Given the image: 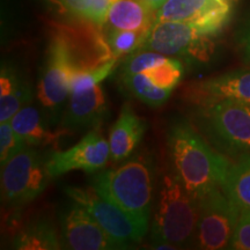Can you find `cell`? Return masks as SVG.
<instances>
[{"label":"cell","instance_id":"obj_1","mask_svg":"<svg viewBox=\"0 0 250 250\" xmlns=\"http://www.w3.org/2000/svg\"><path fill=\"white\" fill-rule=\"evenodd\" d=\"M167 146L171 168L193 197L199 199L214 188H223L232 162L189 121L177 118L170 124Z\"/></svg>","mask_w":250,"mask_h":250},{"label":"cell","instance_id":"obj_2","mask_svg":"<svg viewBox=\"0 0 250 250\" xmlns=\"http://www.w3.org/2000/svg\"><path fill=\"white\" fill-rule=\"evenodd\" d=\"M155 176L154 159L149 154L139 153L115 169L94 175L92 187L100 195L127 212L134 220L148 227Z\"/></svg>","mask_w":250,"mask_h":250},{"label":"cell","instance_id":"obj_3","mask_svg":"<svg viewBox=\"0 0 250 250\" xmlns=\"http://www.w3.org/2000/svg\"><path fill=\"white\" fill-rule=\"evenodd\" d=\"M153 208L152 247L169 243L180 248L193 247L198 199L187 190L173 168L166 170L158 182Z\"/></svg>","mask_w":250,"mask_h":250},{"label":"cell","instance_id":"obj_4","mask_svg":"<svg viewBox=\"0 0 250 250\" xmlns=\"http://www.w3.org/2000/svg\"><path fill=\"white\" fill-rule=\"evenodd\" d=\"M197 130L212 147L227 158L239 160L250 155V104L223 100L196 105Z\"/></svg>","mask_w":250,"mask_h":250},{"label":"cell","instance_id":"obj_5","mask_svg":"<svg viewBox=\"0 0 250 250\" xmlns=\"http://www.w3.org/2000/svg\"><path fill=\"white\" fill-rule=\"evenodd\" d=\"M50 180L46 159L33 146H26L1 166L2 202L13 208H22L44 191Z\"/></svg>","mask_w":250,"mask_h":250},{"label":"cell","instance_id":"obj_6","mask_svg":"<svg viewBox=\"0 0 250 250\" xmlns=\"http://www.w3.org/2000/svg\"><path fill=\"white\" fill-rule=\"evenodd\" d=\"M211 37L187 23L156 21L148 31L142 50L160 52L186 62L188 65H203L210 62L214 54Z\"/></svg>","mask_w":250,"mask_h":250},{"label":"cell","instance_id":"obj_7","mask_svg":"<svg viewBox=\"0 0 250 250\" xmlns=\"http://www.w3.org/2000/svg\"><path fill=\"white\" fill-rule=\"evenodd\" d=\"M64 191L72 202L89 212L121 249L140 242L147 233V226L134 220L117 204L100 195L92 186L88 188L66 187Z\"/></svg>","mask_w":250,"mask_h":250},{"label":"cell","instance_id":"obj_8","mask_svg":"<svg viewBox=\"0 0 250 250\" xmlns=\"http://www.w3.org/2000/svg\"><path fill=\"white\" fill-rule=\"evenodd\" d=\"M240 210L221 187L212 189L198 199L193 247L204 250L229 248Z\"/></svg>","mask_w":250,"mask_h":250},{"label":"cell","instance_id":"obj_9","mask_svg":"<svg viewBox=\"0 0 250 250\" xmlns=\"http://www.w3.org/2000/svg\"><path fill=\"white\" fill-rule=\"evenodd\" d=\"M232 13L227 0H167L156 13V21L187 23L214 36L226 26Z\"/></svg>","mask_w":250,"mask_h":250},{"label":"cell","instance_id":"obj_10","mask_svg":"<svg viewBox=\"0 0 250 250\" xmlns=\"http://www.w3.org/2000/svg\"><path fill=\"white\" fill-rule=\"evenodd\" d=\"M76 67L66 43L52 34L45 66L37 88V98L45 109L56 112L71 94V79Z\"/></svg>","mask_w":250,"mask_h":250},{"label":"cell","instance_id":"obj_11","mask_svg":"<svg viewBox=\"0 0 250 250\" xmlns=\"http://www.w3.org/2000/svg\"><path fill=\"white\" fill-rule=\"evenodd\" d=\"M109 159V142L104 139L98 127L89 130V132L73 147L52 152L46 159V168L51 179L73 170L95 173L107 165Z\"/></svg>","mask_w":250,"mask_h":250},{"label":"cell","instance_id":"obj_12","mask_svg":"<svg viewBox=\"0 0 250 250\" xmlns=\"http://www.w3.org/2000/svg\"><path fill=\"white\" fill-rule=\"evenodd\" d=\"M62 235L65 246L73 250L121 249L86 208L72 202L62 218Z\"/></svg>","mask_w":250,"mask_h":250},{"label":"cell","instance_id":"obj_13","mask_svg":"<svg viewBox=\"0 0 250 250\" xmlns=\"http://www.w3.org/2000/svg\"><path fill=\"white\" fill-rule=\"evenodd\" d=\"M186 98L195 105L223 100H234L250 104V70H234L189 83L186 87Z\"/></svg>","mask_w":250,"mask_h":250},{"label":"cell","instance_id":"obj_14","mask_svg":"<svg viewBox=\"0 0 250 250\" xmlns=\"http://www.w3.org/2000/svg\"><path fill=\"white\" fill-rule=\"evenodd\" d=\"M108 114L104 92L98 85L88 90L70 94L61 121L62 129L70 131L98 129Z\"/></svg>","mask_w":250,"mask_h":250},{"label":"cell","instance_id":"obj_15","mask_svg":"<svg viewBox=\"0 0 250 250\" xmlns=\"http://www.w3.org/2000/svg\"><path fill=\"white\" fill-rule=\"evenodd\" d=\"M146 123L125 104L109 133L110 159L114 162L123 161L132 155L145 133Z\"/></svg>","mask_w":250,"mask_h":250},{"label":"cell","instance_id":"obj_16","mask_svg":"<svg viewBox=\"0 0 250 250\" xmlns=\"http://www.w3.org/2000/svg\"><path fill=\"white\" fill-rule=\"evenodd\" d=\"M12 126L28 146L44 147L58 143L62 136L68 131L62 129L52 131L43 121L42 115L35 107L24 105L12 117Z\"/></svg>","mask_w":250,"mask_h":250},{"label":"cell","instance_id":"obj_17","mask_svg":"<svg viewBox=\"0 0 250 250\" xmlns=\"http://www.w3.org/2000/svg\"><path fill=\"white\" fill-rule=\"evenodd\" d=\"M156 13L143 0H117L108 12V28L148 33L156 22Z\"/></svg>","mask_w":250,"mask_h":250},{"label":"cell","instance_id":"obj_18","mask_svg":"<svg viewBox=\"0 0 250 250\" xmlns=\"http://www.w3.org/2000/svg\"><path fill=\"white\" fill-rule=\"evenodd\" d=\"M31 100V90L14 67L2 65L0 71V123L12 120Z\"/></svg>","mask_w":250,"mask_h":250},{"label":"cell","instance_id":"obj_19","mask_svg":"<svg viewBox=\"0 0 250 250\" xmlns=\"http://www.w3.org/2000/svg\"><path fill=\"white\" fill-rule=\"evenodd\" d=\"M13 247L20 250H57L62 246L54 225L41 219L27 225L15 235Z\"/></svg>","mask_w":250,"mask_h":250},{"label":"cell","instance_id":"obj_20","mask_svg":"<svg viewBox=\"0 0 250 250\" xmlns=\"http://www.w3.org/2000/svg\"><path fill=\"white\" fill-rule=\"evenodd\" d=\"M223 190L240 212L250 210V155L230 165Z\"/></svg>","mask_w":250,"mask_h":250},{"label":"cell","instance_id":"obj_21","mask_svg":"<svg viewBox=\"0 0 250 250\" xmlns=\"http://www.w3.org/2000/svg\"><path fill=\"white\" fill-rule=\"evenodd\" d=\"M122 81L134 98L153 108L165 104L171 93V90L156 87L144 73L122 74Z\"/></svg>","mask_w":250,"mask_h":250},{"label":"cell","instance_id":"obj_22","mask_svg":"<svg viewBox=\"0 0 250 250\" xmlns=\"http://www.w3.org/2000/svg\"><path fill=\"white\" fill-rule=\"evenodd\" d=\"M146 31H134V30H120L114 28H108L105 39L110 48L112 56L120 61L125 56L133 54L142 49L147 37Z\"/></svg>","mask_w":250,"mask_h":250},{"label":"cell","instance_id":"obj_23","mask_svg":"<svg viewBox=\"0 0 250 250\" xmlns=\"http://www.w3.org/2000/svg\"><path fill=\"white\" fill-rule=\"evenodd\" d=\"M143 73L159 88L173 90L182 79L184 66L180 59L168 57L162 64L148 68Z\"/></svg>","mask_w":250,"mask_h":250},{"label":"cell","instance_id":"obj_24","mask_svg":"<svg viewBox=\"0 0 250 250\" xmlns=\"http://www.w3.org/2000/svg\"><path fill=\"white\" fill-rule=\"evenodd\" d=\"M117 62L118 59L114 58L110 62H105V64L100 65V66L74 72L71 79V94L88 90L93 87L100 85L101 81L112 73Z\"/></svg>","mask_w":250,"mask_h":250},{"label":"cell","instance_id":"obj_25","mask_svg":"<svg viewBox=\"0 0 250 250\" xmlns=\"http://www.w3.org/2000/svg\"><path fill=\"white\" fill-rule=\"evenodd\" d=\"M168 56L152 50H138L129 55L122 67V74H136L143 73L148 68L158 66L167 61Z\"/></svg>","mask_w":250,"mask_h":250},{"label":"cell","instance_id":"obj_26","mask_svg":"<svg viewBox=\"0 0 250 250\" xmlns=\"http://www.w3.org/2000/svg\"><path fill=\"white\" fill-rule=\"evenodd\" d=\"M28 146L24 140L15 132L11 122L0 123V162L4 166L12 156Z\"/></svg>","mask_w":250,"mask_h":250},{"label":"cell","instance_id":"obj_27","mask_svg":"<svg viewBox=\"0 0 250 250\" xmlns=\"http://www.w3.org/2000/svg\"><path fill=\"white\" fill-rule=\"evenodd\" d=\"M61 14L88 21L93 0H49Z\"/></svg>","mask_w":250,"mask_h":250},{"label":"cell","instance_id":"obj_28","mask_svg":"<svg viewBox=\"0 0 250 250\" xmlns=\"http://www.w3.org/2000/svg\"><path fill=\"white\" fill-rule=\"evenodd\" d=\"M236 250H250V210L240 212L235 230L229 248Z\"/></svg>","mask_w":250,"mask_h":250},{"label":"cell","instance_id":"obj_29","mask_svg":"<svg viewBox=\"0 0 250 250\" xmlns=\"http://www.w3.org/2000/svg\"><path fill=\"white\" fill-rule=\"evenodd\" d=\"M116 1L117 0H93L88 21L102 27L107 21L109 9Z\"/></svg>","mask_w":250,"mask_h":250},{"label":"cell","instance_id":"obj_30","mask_svg":"<svg viewBox=\"0 0 250 250\" xmlns=\"http://www.w3.org/2000/svg\"><path fill=\"white\" fill-rule=\"evenodd\" d=\"M236 41L243 62L250 66V14L243 21L242 26L237 31Z\"/></svg>","mask_w":250,"mask_h":250},{"label":"cell","instance_id":"obj_31","mask_svg":"<svg viewBox=\"0 0 250 250\" xmlns=\"http://www.w3.org/2000/svg\"><path fill=\"white\" fill-rule=\"evenodd\" d=\"M143 1L145 2L148 7L154 9V11H158V9L160 8L162 5H164L167 0H143Z\"/></svg>","mask_w":250,"mask_h":250},{"label":"cell","instance_id":"obj_32","mask_svg":"<svg viewBox=\"0 0 250 250\" xmlns=\"http://www.w3.org/2000/svg\"><path fill=\"white\" fill-rule=\"evenodd\" d=\"M227 1H229V2H230V4H232V5H233V2H234V1H236V0H227Z\"/></svg>","mask_w":250,"mask_h":250}]
</instances>
